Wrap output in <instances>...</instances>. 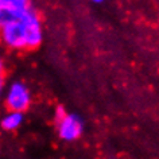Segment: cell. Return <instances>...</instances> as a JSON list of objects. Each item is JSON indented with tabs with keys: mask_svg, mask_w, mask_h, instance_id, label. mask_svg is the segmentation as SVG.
<instances>
[{
	"mask_svg": "<svg viewBox=\"0 0 159 159\" xmlns=\"http://www.w3.org/2000/svg\"><path fill=\"white\" fill-rule=\"evenodd\" d=\"M3 71H4V62H3V59H2V57H0V77H2Z\"/></svg>",
	"mask_w": 159,
	"mask_h": 159,
	"instance_id": "cell-8",
	"label": "cell"
},
{
	"mask_svg": "<svg viewBox=\"0 0 159 159\" xmlns=\"http://www.w3.org/2000/svg\"><path fill=\"white\" fill-rule=\"evenodd\" d=\"M43 41L42 20L38 11L33 7L19 18L0 27V42L12 50H31Z\"/></svg>",
	"mask_w": 159,
	"mask_h": 159,
	"instance_id": "cell-1",
	"label": "cell"
},
{
	"mask_svg": "<svg viewBox=\"0 0 159 159\" xmlns=\"http://www.w3.org/2000/svg\"><path fill=\"white\" fill-rule=\"evenodd\" d=\"M4 102L8 111H16V112L25 113L31 104V93L26 84L20 81L12 82L4 94Z\"/></svg>",
	"mask_w": 159,
	"mask_h": 159,
	"instance_id": "cell-2",
	"label": "cell"
},
{
	"mask_svg": "<svg viewBox=\"0 0 159 159\" xmlns=\"http://www.w3.org/2000/svg\"><path fill=\"white\" fill-rule=\"evenodd\" d=\"M57 132L62 140L74 142L80 139L84 132V123L77 115L65 113L59 120H57Z\"/></svg>",
	"mask_w": 159,
	"mask_h": 159,
	"instance_id": "cell-4",
	"label": "cell"
},
{
	"mask_svg": "<svg viewBox=\"0 0 159 159\" xmlns=\"http://www.w3.org/2000/svg\"><path fill=\"white\" fill-rule=\"evenodd\" d=\"M33 7V0H0V27L18 20Z\"/></svg>",
	"mask_w": 159,
	"mask_h": 159,
	"instance_id": "cell-3",
	"label": "cell"
},
{
	"mask_svg": "<svg viewBox=\"0 0 159 159\" xmlns=\"http://www.w3.org/2000/svg\"><path fill=\"white\" fill-rule=\"evenodd\" d=\"M92 3H96V4H100V3H102L104 0H90Z\"/></svg>",
	"mask_w": 159,
	"mask_h": 159,
	"instance_id": "cell-9",
	"label": "cell"
},
{
	"mask_svg": "<svg viewBox=\"0 0 159 159\" xmlns=\"http://www.w3.org/2000/svg\"><path fill=\"white\" fill-rule=\"evenodd\" d=\"M65 113H66L65 108H63V107H58V108L55 109V112H54V119H55V121L59 120V119H61Z\"/></svg>",
	"mask_w": 159,
	"mask_h": 159,
	"instance_id": "cell-6",
	"label": "cell"
},
{
	"mask_svg": "<svg viewBox=\"0 0 159 159\" xmlns=\"http://www.w3.org/2000/svg\"><path fill=\"white\" fill-rule=\"evenodd\" d=\"M25 121V113L16 112V111H8L0 120V127L4 131H15L23 124Z\"/></svg>",
	"mask_w": 159,
	"mask_h": 159,
	"instance_id": "cell-5",
	"label": "cell"
},
{
	"mask_svg": "<svg viewBox=\"0 0 159 159\" xmlns=\"http://www.w3.org/2000/svg\"><path fill=\"white\" fill-rule=\"evenodd\" d=\"M3 90H4V81H3V78L0 77V98H2Z\"/></svg>",
	"mask_w": 159,
	"mask_h": 159,
	"instance_id": "cell-7",
	"label": "cell"
}]
</instances>
